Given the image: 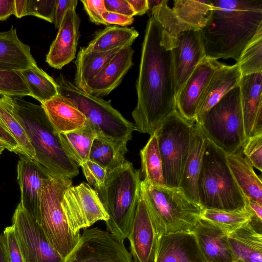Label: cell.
I'll list each match as a JSON object with an SVG mask.
<instances>
[{"label": "cell", "instance_id": "45", "mask_svg": "<svg viewBox=\"0 0 262 262\" xmlns=\"http://www.w3.org/2000/svg\"><path fill=\"white\" fill-rule=\"evenodd\" d=\"M81 2L91 21L97 25H108L102 17L106 11L104 0H83Z\"/></svg>", "mask_w": 262, "mask_h": 262}, {"label": "cell", "instance_id": "44", "mask_svg": "<svg viewBox=\"0 0 262 262\" xmlns=\"http://www.w3.org/2000/svg\"><path fill=\"white\" fill-rule=\"evenodd\" d=\"M9 262H24L13 226L6 227L2 234Z\"/></svg>", "mask_w": 262, "mask_h": 262}, {"label": "cell", "instance_id": "41", "mask_svg": "<svg viewBox=\"0 0 262 262\" xmlns=\"http://www.w3.org/2000/svg\"><path fill=\"white\" fill-rule=\"evenodd\" d=\"M56 0H25L24 16L32 15L53 23Z\"/></svg>", "mask_w": 262, "mask_h": 262}, {"label": "cell", "instance_id": "51", "mask_svg": "<svg viewBox=\"0 0 262 262\" xmlns=\"http://www.w3.org/2000/svg\"><path fill=\"white\" fill-rule=\"evenodd\" d=\"M135 15H142L149 10L148 0H127Z\"/></svg>", "mask_w": 262, "mask_h": 262}, {"label": "cell", "instance_id": "47", "mask_svg": "<svg viewBox=\"0 0 262 262\" xmlns=\"http://www.w3.org/2000/svg\"><path fill=\"white\" fill-rule=\"evenodd\" d=\"M0 144L6 149L16 154L25 155L17 142L9 132L6 127L0 121Z\"/></svg>", "mask_w": 262, "mask_h": 262}, {"label": "cell", "instance_id": "19", "mask_svg": "<svg viewBox=\"0 0 262 262\" xmlns=\"http://www.w3.org/2000/svg\"><path fill=\"white\" fill-rule=\"evenodd\" d=\"M153 262H206L192 232L157 237Z\"/></svg>", "mask_w": 262, "mask_h": 262}, {"label": "cell", "instance_id": "15", "mask_svg": "<svg viewBox=\"0 0 262 262\" xmlns=\"http://www.w3.org/2000/svg\"><path fill=\"white\" fill-rule=\"evenodd\" d=\"M173 49L176 97L196 66L206 56L200 30L181 32Z\"/></svg>", "mask_w": 262, "mask_h": 262}, {"label": "cell", "instance_id": "28", "mask_svg": "<svg viewBox=\"0 0 262 262\" xmlns=\"http://www.w3.org/2000/svg\"><path fill=\"white\" fill-rule=\"evenodd\" d=\"M230 169L245 196L262 205V182L241 148L227 155Z\"/></svg>", "mask_w": 262, "mask_h": 262}, {"label": "cell", "instance_id": "17", "mask_svg": "<svg viewBox=\"0 0 262 262\" xmlns=\"http://www.w3.org/2000/svg\"><path fill=\"white\" fill-rule=\"evenodd\" d=\"M127 238L134 262H153L157 235L141 190Z\"/></svg>", "mask_w": 262, "mask_h": 262}, {"label": "cell", "instance_id": "23", "mask_svg": "<svg viewBox=\"0 0 262 262\" xmlns=\"http://www.w3.org/2000/svg\"><path fill=\"white\" fill-rule=\"evenodd\" d=\"M206 262H234L228 234L200 217L192 231Z\"/></svg>", "mask_w": 262, "mask_h": 262}, {"label": "cell", "instance_id": "20", "mask_svg": "<svg viewBox=\"0 0 262 262\" xmlns=\"http://www.w3.org/2000/svg\"><path fill=\"white\" fill-rule=\"evenodd\" d=\"M238 85L247 138L262 132V72L242 75Z\"/></svg>", "mask_w": 262, "mask_h": 262}, {"label": "cell", "instance_id": "24", "mask_svg": "<svg viewBox=\"0 0 262 262\" xmlns=\"http://www.w3.org/2000/svg\"><path fill=\"white\" fill-rule=\"evenodd\" d=\"M206 139L200 124L194 122L189 152L179 186L188 199L199 206L198 184Z\"/></svg>", "mask_w": 262, "mask_h": 262}, {"label": "cell", "instance_id": "53", "mask_svg": "<svg viewBox=\"0 0 262 262\" xmlns=\"http://www.w3.org/2000/svg\"><path fill=\"white\" fill-rule=\"evenodd\" d=\"M0 262H9L6 254L2 234H0Z\"/></svg>", "mask_w": 262, "mask_h": 262}, {"label": "cell", "instance_id": "48", "mask_svg": "<svg viewBox=\"0 0 262 262\" xmlns=\"http://www.w3.org/2000/svg\"><path fill=\"white\" fill-rule=\"evenodd\" d=\"M77 2V0H56L53 22L56 28H59L67 10L76 8Z\"/></svg>", "mask_w": 262, "mask_h": 262}, {"label": "cell", "instance_id": "39", "mask_svg": "<svg viewBox=\"0 0 262 262\" xmlns=\"http://www.w3.org/2000/svg\"><path fill=\"white\" fill-rule=\"evenodd\" d=\"M151 16L171 36L176 38L181 32L189 30H200L179 20L167 5L162 0L151 8Z\"/></svg>", "mask_w": 262, "mask_h": 262}, {"label": "cell", "instance_id": "14", "mask_svg": "<svg viewBox=\"0 0 262 262\" xmlns=\"http://www.w3.org/2000/svg\"><path fill=\"white\" fill-rule=\"evenodd\" d=\"M18 155L17 179L21 192L19 203L39 224L41 190L44 182L51 174L34 159L25 155Z\"/></svg>", "mask_w": 262, "mask_h": 262}, {"label": "cell", "instance_id": "11", "mask_svg": "<svg viewBox=\"0 0 262 262\" xmlns=\"http://www.w3.org/2000/svg\"><path fill=\"white\" fill-rule=\"evenodd\" d=\"M124 241L98 227L84 229L63 262H134Z\"/></svg>", "mask_w": 262, "mask_h": 262}, {"label": "cell", "instance_id": "1", "mask_svg": "<svg viewBox=\"0 0 262 262\" xmlns=\"http://www.w3.org/2000/svg\"><path fill=\"white\" fill-rule=\"evenodd\" d=\"M177 43L152 16L148 20L132 112L136 130L151 135L176 104L173 50Z\"/></svg>", "mask_w": 262, "mask_h": 262}, {"label": "cell", "instance_id": "54", "mask_svg": "<svg viewBox=\"0 0 262 262\" xmlns=\"http://www.w3.org/2000/svg\"><path fill=\"white\" fill-rule=\"evenodd\" d=\"M6 149L4 146L0 144V155L2 153V152Z\"/></svg>", "mask_w": 262, "mask_h": 262}, {"label": "cell", "instance_id": "27", "mask_svg": "<svg viewBox=\"0 0 262 262\" xmlns=\"http://www.w3.org/2000/svg\"><path fill=\"white\" fill-rule=\"evenodd\" d=\"M41 105L54 131L58 134L82 128L86 124L85 116L60 94Z\"/></svg>", "mask_w": 262, "mask_h": 262}, {"label": "cell", "instance_id": "32", "mask_svg": "<svg viewBox=\"0 0 262 262\" xmlns=\"http://www.w3.org/2000/svg\"><path fill=\"white\" fill-rule=\"evenodd\" d=\"M20 72L30 91V96L41 104L59 94L55 80L37 64Z\"/></svg>", "mask_w": 262, "mask_h": 262}, {"label": "cell", "instance_id": "40", "mask_svg": "<svg viewBox=\"0 0 262 262\" xmlns=\"http://www.w3.org/2000/svg\"><path fill=\"white\" fill-rule=\"evenodd\" d=\"M0 95L18 97L31 96L20 71H0Z\"/></svg>", "mask_w": 262, "mask_h": 262}, {"label": "cell", "instance_id": "52", "mask_svg": "<svg viewBox=\"0 0 262 262\" xmlns=\"http://www.w3.org/2000/svg\"><path fill=\"white\" fill-rule=\"evenodd\" d=\"M246 201L254 215L259 220L262 221V205L247 198Z\"/></svg>", "mask_w": 262, "mask_h": 262}, {"label": "cell", "instance_id": "3", "mask_svg": "<svg viewBox=\"0 0 262 262\" xmlns=\"http://www.w3.org/2000/svg\"><path fill=\"white\" fill-rule=\"evenodd\" d=\"M3 97L25 130L35 150L34 160L52 175L71 179L77 176L79 166L64 151L41 104L21 97Z\"/></svg>", "mask_w": 262, "mask_h": 262}, {"label": "cell", "instance_id": "36", "mask_svg": "<svg viewBox=\"0 0 262 262\" xmlns=\"http://www.w3.org/2000/svg\"><path fill=\"white\" fill-rule=\"evenodd\" d=\"M253 215L248 206L244 209L232 211L204 209L200 217L210 222L228 234L250 221Z\"/></svg>", "mask_w": 262, "mask_h": 262}, {"label": "cell", "instance_id": "9", "mask_svg": "<svg viewBox=\"0 0 262 262\" xmlns=\"http://www.w3.org/2000/svg\"><path fill=\"white\" fill-rule=\"evenodd\" d=\"M71 185L72 179L51 174L44 182L40 201L39 224L51 246L64 259L81 236L70 228L61 206L63 194Z\"/></svg>", "mask_w": 262, "mask_h": 262}, {"label": "cell", "instance_id": "7", "mask_svg": "<svg viewBox=\"0 0 262 262\" xmlns=\"http://www.w3.org/2000/svg\"><path fill=\"white\" fill-rule=\"evenodd\" d=\"M59 94L66 97L85 116L97 137L116 145L126 147L136 130L135 124L114 108L111 101L89 94L61 74L55 80Z\"/></svg>", "mask_w": 262, "mask_h": 262}, {"label": "cell", "instance_id": "12", "mask_svg": "<svg viewBox=\"0 0 262 262\" xmlns=\"http://www.w3.org/2000/svg\"><path fill=\"white\" fill-rule=\"evenodd\" d=\"M61 206L70 228L76 234H80L81 229L109 218L97 191L84 182L67 188Z\"/></svg>", "mask_w": 262, "mask_h": 262}, {"label": "cell", "instance_id": "30", "mask_svg": "<svg viewBox=\"0 0 262 262\" xmlns=\"http://www.w3.org/2000/svg\"><path fill=\"white\" fill-rule=\"evenodd\" d=\"M58 135L64 151L79 166L89 160L91 146L97 135L87 122L82 128Z\"/></svg>", "mask_w": 262, "mask_h": 262}, {"label": "cell", "instance_id": "2", "mask_svg": "<svg viewBox=\"0 0 262 262\" xmlns=\"http://www.w3.org/2000/svg\"><path fill=\"white\" fill-rule=\"evenodd\" d=\"M200 29L206 56L238 62L249 42L262 31V0H211Z\"/></svg>", "mask_w": 262, "mask_h": 262}, {"label": "cell", "instance_id": "4", "mask_svg": "<svg viewBox=\"0 0 262 262\" xmlns=\"http://www.w3.org/2000/svg\"><path fill=\"white\" fill-rule=\"evenodd\" d=\"M198 188L202 209L232 211L248 207L229 167L227 154L207 139Z\"/></svg>", "mask_w": 262, "mask_h": 262}, {"label": "cell", "instance_id": "38", "mask_svg": "<svg viewBox=\"0 0 262 262\" xmlns=\"http://www.w3.org/2000/svg\"><path fill=\"white\" fill-rule=\"evenodd\" d=\"M236 63L239 66L242 75L262 72V31L249 42Z\"/></svg>", "mask_w": 262, "mask_h": 262}, {"label": "cell", "instance_id": "26", "mask_svg": "<svg viewBox=\"0 0 262 262\" xmlns=\"http://www.w3.org/2000/svg\"><path fill=\"white\" fill-rule=\"evenodd\" d=\"M36 64L30 47L20 41L13 26L0 32V71H21Z\"/></svg>", "mask_w": 262, "mask_h": 262}, {"label": "cell", "instance_id": "5", "mask_svg": "<svg viewBox=\"0 0 262 262\" xmlns=\"http://www.w3.org/2000/svg\"><path fill=\"white\" fill-rule=\"evenodd\" d=\"M141 181L140 171L127 161L107 171L104 186L98 192L109 216L105 222L107 230L124 240L128 235L140 196Z\"/></svg>", "mask_w": 262, "mask_h": 262}, {"label": "cell", "instance_id": "22", "mask_svg": "<svg viewBox=\"0 0 262 262\" xmlns=\"http://www.w3.org/2000/svg\"><path fill=\"white\" fill-rule=\"evenodd\" d=\"M241 77L237 63L232 66L222 63L214 72L201 97L195 122L200 125L209 110L238 84Z\"/></svg>", "mask_w": 262, "mask_h": 262}, {"label": "cell", "instance_id": "50", "mask_svg": "<svg viewBox=\"0 0 262 262\" xmlns=\"http://www.w3.org/2000/svg\"><path fill=\"white\" fill-rule=\"evenodd\" d=\"M15 0H0V20L7 19L14 13Z\"/></svg>", "mask_w": 262, "mask_h": 262}, {"label": "cell", "instance_id": "42", "mask_svg": "<svg viewBox=\"0 0 262 262\" xmlns=\"http://www.w3.org/2000/svg\"><path fill=\"white\" fill-rule=\"evenodd\" d=\"M253 167L262 171V132L250 136L242 147Z\"/></svg>", "mask_w": 262, "mask_h": 262}, {"label": "cell", "instance_id": "29", "mask_svg": "<svg viewBox=\"0 0 262 262\" xmlns=\"http://www.w3.org/2000/svg\"><path fill=\"white\" fill-rule=\"evenodd\" d=\"M120 47L103 52H90L81 48L76 60V71L74 83L85 91L87 83L93 79L121 50Z\"/></svg>", "mask_w": 262, "mask_h": 262}, {"label": "cell", "instance_id": "31", "mask_svg": "<svg viewBox=\"0 0 262 262\" xmlns=\"http://www.w3.org/2000/svg\"><path fill=\"white\" fill-rule=\"evenodd\" d=\"M138 36V32L134 28L107 26L99 32L84 49L90 52H103L132 46Z\"/></svg>", "mask_w": 262, "mask_h": 262}, {"label": "cell", "instance_id": "35", "mask_svg": "<svg viewBox=\"0 0 262 262\" xmlns=\"http://www.w3.org/2000/svg\"><path fill=\"white\" fill-rule=\"evenodd\" d=\"M212 7L211 0H176L171 9L179 20L200 30Z\"/></svg>", "mask_w": 262, "mask_h": 262}, {"label": "cell", "instance_id": "6", "mask_svg": "<svg viewBox=\"0 0 262 262\" xmlns=\"http://www.w3.org/2000/svg\"><path fill=\"white\" fill-rule=\"evenodd\" d=\"M141 191L157 237L180 232H192L202 208L179 187L152 185L141 181Z\"/></svg>", "mask_w": 262, "mask_h": 262}, {"label": "cell", "instance_id": "8", "mask_svg": "<svg viewBox=\"0 0 262 262\" xmlns=\"http://www.w3.org/2000/svg\"><path fill=\"white\" fill-rule=\"evenodd\" d=\"M200 125L206 138L227 155L242 148L247 138L238 84L209 110Z\"/></svg>", "mask_w": 262, "mask_h": 262}, {"label": "cell", "instance_id": "49", "mask_svg": "<svg viewBox=\"0 0 262 262\" xmlns=\"http://www.w3.org/2000/svg\"><path fill=\"white\" fill-rule=\"evenodd\" d=\"M104 20L108 25H117L125 27L132 25L134 20L133 17L105 11L102 14Z\"/></svg>", "mask_w": 262, "mask_h": 262}, {"label": "cell", "instance_id": "13", "mask_svg": "<svg viewBox=\"0 0 262 262\" xmlns=\"http://www.w3.org/2000/svg\"><path fill=\"white\" fill-rule=\"evenodd\" d=\"M12 222L24 262H63L64 259L51 246L40 225L20 203Z\"/></svg>", "mask_w": 262, "mask_h": 262}, {"label": "cell", "instance_id": "25", "mask_svg": "<svg viewBox=\"0 0 262 262\" xmlns=\"http://www.w3.org/2000/svg\"><path fill=\"white\" fill-rule=\"evenodd\" d=\"M261 221L254 214L249 222L228 234L234 262H262Z\"/></svg>", "mask_w": 262, "mask_h": 262}, {"label": "cell", "instance_id": "46", "mask_svg": "<svg viewBox=\"0 0 262 262\" xmlns=\"http://www.w3.org/2000/svg\"><path fill=\"white\" fill-rule=\"evenodd\" d=\"M106 11L129 17L135 16L134 11L127 0H104Z\"/></svg>", "mask_w": 262, "mask_h": 262}, {"label": "cell", "instance_id": "37", "mask_svg": "<svg viewBox=\"0 0 262 262\" xmlns=\"http://www.w3.org/2000/svg\"><path fill=\"white\" fill-rule=\"evenodd\" d=\"M0 121L18 144L21 150L28 157L35 159V150L23 126L16 119L7 101L0 98Z\"/></svg>", "mask_w": 262, "mask_h": 262}, {"label": "cell", "instance_id": "10", "mask_svg": "<svg viewBox=\"0 0 262 262\" xmlns=\"http://www.w3.org/2000/svg\"><path fill=\"white\" fill-rule=\"evenodd\" d=\"M194 122L184 119L176 110L155 132L160 153L165 185L179 187L189 152Z\"/></svg>", "mask_w": 262, "mask_h": 262}, {"label": "cell", "instance_id": "33", "mask_svg": "<svg viewBox=\"0 0 262 262\" xmlns=\"http://www.w3.org/2000/svg\"><path fill=\"white\" fill-rule=\"evenodd\" d=\"M127 151L126 147L119 146L96 137L91 146L89 160L107 171L112 170L120 167L127 161L124 157Z\"/></svg>", "mask_w": 262, "mask_h": 262}, {"label": "cell", "instance_id": "34", "mask_svg": "<svg viewBox=\"0 0 262 262\" xmlns=\"http://www.w3.org/2000/svg\"><path fill=\"white\" fill-rule=\"evenodd\" d=\"M141 172L144 180L152 185H165L162 164L155 133L140 151Z\"/></svg>", "mask_w": 262, "mask_h": 262}, {"label": "cell", "instance_id": "21", "mask_svg": "<svg viewBox=\"0 0 262 262\" xmlns=\"http://www.w3.org/2000/svg\"><path fill=\"white\" fill-rule=\"evenodd\" d=\"M134 53L131 46L123 48L87 83L84 91L98 97L108 95L121 83L133 65Z\"/></svg>", "mask_w": 262, "mask_h": 262}, {"label": "cell", "instance_id": "18", "mask_svg": "<svg viewBox=\"0 0 262 262\" xmlns=\"http://www.w3.org/2000/svg\"><path fill=\"white\" fill-rule=\"evenodd\" d=\"M80 23L76 7L69 9L46 55V62L50 66L60 70L75 58Z\"/></svg>", "mask_w": 262, "mask_h": 262}, {"label": "cell", "instance_id": "43", "mask_svg": "<svg viewBox=\"0 0 262 262\" xmlns=\"http://www.w3.org/2000/svg\"><path fill=\"white\" fill-rule=\"evenodd\" d=\"M80 166L88 183L97 192L100 191L104 186L106 170L90 160L82 163Z\"/></svg>", "mask_w": 262, "mask_h": 262}, {"label": "cell", "instance_id": "16", "mask_svg": "<svg viewBox=\"0 0 262 262\" xmlns=\"http://www.w3.org/2000/svg\"><path fill=\"white\" fill-rule=\"evenodd\" d=\"M206 56L196 66L176 97V108L189 122H195L201 97L214 72L222 65Z\"/></svg>", "mask_w": 262, "mask_h": 262}]
</instances>
